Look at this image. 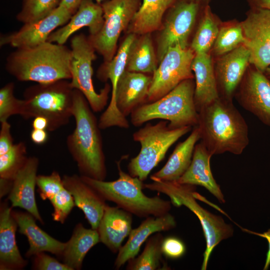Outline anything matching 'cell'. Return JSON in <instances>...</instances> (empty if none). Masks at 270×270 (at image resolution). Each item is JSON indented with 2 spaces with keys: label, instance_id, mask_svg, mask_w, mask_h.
Masks as SVG:
<instances>
[{
  "label": "cell",
  "instance_id": "obj_1",
  "mask_svg": "<svg viewBox=\"0 0 270 270\" xmlns=\"http://www.w3.org/2000/svg\"><path fill=\"white\" fill-rule=\"evenodd\" d=\"M198 114L200 142L212 155H239L248 146V124L232 100L219 97L202 107Z\"/></svg>",
  "mask_w": 270,
  "mask_h": 270
},
{
  "label": "cell",
  "instance_id": "obj_2",
  "mask_svg": "<svg viewBox=\"0 0 270 270\" xmlns=\"http://www.w3.org/2000/svg\"><path fill=\"white\" fill-rule=\"evenodd\" d=\"M83 94L74 89L73 132L66 138L68 148L80 176L104 180L107 170L98 122Z\"/></svg>",
  "mask_w": 270,
  "mask_h": 270
},
{
  "label": "cell",
  "instance_id": "obj_3",
  "mask_svg": "<svg viewBox=\"0 0 270 270\" xmlns=\"http://www.w3.org/2000/svg\"><path fill=\"white\" fill-rule=\"evenodd\" d=\"M72 50L64 44L46 42L17 48L6 60L7 71L20 81L48 84L71 79Z\"/></svg>",
  "mask_w": 270,
  "mask_h": 270
},
{
  "label": "cell",
  "instance_id": "obj_4",
  "mask_svg": "<svg viewBox=\"0 0 270 270\" xmlns=\"http://www.w3.org/2000/svg\"><path fill=\"white\" fill-rule=\"evenodd\" d=\"M118 178L106 182L80 176L82 180L96 190L106 200L140 218L160 216L169 212L172 202L158 196L144 194L143 181L124 172L117 162Z\"/></svg>",
  "mask_w": 270,
  "mask_h": 270
},
{
  "label": "cell",
  "instance_id": "obj_5",
  "mask_svg": "<svg viewBox=\"0 0 270 270\" xmlns=\"http://www.w3.org/2000/svg\"><path fill=\"white\" fill-rule=\"evenodd\" d=\"M74 91L66 80L30 86L24 92L20 116L25 119L44 116L48 122L47 130H56L73 116Z\"/></svg>",
  "mask_w": 270,
  "mask_h": 270
},
{
  "label": "cell",
  "instance_id": "obj_6",
  "mask_svg": "<svg viewBox=\"0 0 270 270\" xmlns=\"http://www.w3.org/2000/svg\"><path fill=\"white\" fill-rule=\"evenodd\" d=\"M192 79L182 81L160 99L138 106L130 114L132 124L138 126L150 120L162 119L168 121L172 128L197 126L198 114Z\"/></svg>",
  "mask_w": 270,
  "mask_h": 270
},
{
  "label": "cell",
  "instance_id": "obj_7",
  "mask_svg": "<svg viewBox=\"0 0 270 270\" xmlns=\"http://www.w3.org/2000/svg\"><path fill=\"white\" fill-rule=\"evenodd\" d=\"M144 188L166 195L174 206H184L197 216L206 238V248L202 270H206L214 248L222 240L232 236V226L226 224L221 216L212 214L198 203L196 186L180 184L177 181L154 180L151 183L144 184Z\"/></svg>",
  "mask_w": 270,
  "mask_h": 270
},
{
  "label": "cell",
  "instance_id": "obj_8",
  "mask_svg": "<svg viewBox=\"0 0 270 270\" xmlns=\"http://www.w3.org/2000/svg\"><path fill=\"white\" fill-rule=\"evenodd\" d=\"M192 126L172 128L166 121L155 124L148 123L134 133L133 140L140 143L138 154L128 163V174L145 180L152 170L165 157L170 148L191 130Z\"/></svg>",
  "mask_w": 270,
  "mask_h": 270
},
{
  "label": "cell",
  "instance_id": "obj_9",
  "mask_svg": "<svg viewBox=\"0 0 270 270\" xmlns=\"http://www.w3.org/2000/svg\"><path fill=\"white\" fill-rule=\"evenodd\" d=\"M71 48L70 86L83 94L93 112H100L107 104L110 86L106 84L100 92L94 88L92 62L96 58V50L89 38L82 34L72 38Z\"/></svg>",
  "mask_w": 270,
  "mask_h": 270
},
{
  "label": "cell",
  "instance_id": "obj_10",
  "mask_svg": "<svg viewBox=\"0 0 270 270\" xmlns=\"http://www.w3.org/2000/svg\"><path fill=\"white\" fill-rule=\"evenodd\" d=\"M142 0H108L100 4L104 22L100 32L88 38L96 52L105 62L116 54L121 33L129 26L138 10Z\"/></svg>",
  "mask_w": 270,
  "mask_h": 270
},
{
  "label": "cell",
  "instance_id": "obj_11",
  "mask_svg": "<svg viewBox=\"0 0 270 270\" xmlns=\"http://www.w3.org/2000/svg\"><path fill=\"white\" fill-rule=\"evenodd\" d=\"M194 55L190 48L176 46L168 48L152 74L148 102L160 99L182 81L194 78L192 63Z\"/></svg>",
  "mask_w": 270,
  "mask_h": 270
},
{
  "label": "cell",
  "instance_id": "obj_12",
  "mask_svg": "<svg viewBox=\"0 0 270 270\" xmlns=\"http://www.w3.org/2000/svg\"><path fill=\"white\" fill-rule=\"evenodd\" d=\"M202 4L190 0H176L168 10L158 40V63L170 48L176 46L184 48H188L189 37Z\"/></svg>",
  "mask_w": 270,
  "mask_h": 270
},
{
  "label": "cell",
  "instance_id": "obj_13",
  "mask_svg": "<svg viewBox=\"0 0 270 270\" xmlns=\"http://www.w3.org/2000/svg\"><path fill=\"white\" fill-rule=\"evenodd\" d=\"M136 38V34L129 33L121 44L113 58L110 61L105 62L98 71V78L102 81L110 80L112 87L110 102L98 121L100 129L112 126L123 128H129V122L126 117L123 116L118 109L116 94L119 80L126 68L131 46Z\"/></svg>",
  "mask_w": 270,
  "mask_h": 270
},
{
  "label": "cell",
  "instance_id": "obj_14",
  "mask_svg": "<svg viewBox=\"0 0 270 270\" xmlns=\"http://www.w3.org/2000/svg\"><path fill=\"white\" fill-rule=\"evenodd\" d=\"M240 23L250 64L264 72L270 66V10L250 8Z\"/></svg>",
  "mask_w": 270,
  "mask_h": 270
},
{
  "label": "cell",
  "instance_id": "obj_15",
  "mask_svg": "<svg viewBox=\"0 0 270 270\" xmlns=\"http://www.w3.org/2000/svg\"><path fill=\"white\" fill-rule=\"evenodd\" d=\"M237 90L239 104L270 127V80L264 74L250 64Z\"/></svg>",
  "mask_w": 270,
  "mask_h": 270
},
{
  "label": "cell",
  "instance_id": "obj_16",
  "mask_svg": "<svg viewBox=\"0 0 270 270\" xmlns=\"http://www.w3.org/2000/svg\"><path fill=\"white\" fill-rule=\"evenodd\" d=\"M74 14L59 6L50 14L36 22L25 24L18 31L0 38V46L10 44L17 48L36 46L47 41L58 27L66 24Z\"/></svg>",
  "mask_w": 270,
  "mask_h": 270
},
{
  "label": "cell",
  "instance_id": "obj_17",
  "mask_svg": "<svg viewBox=\"0 0 270 270\" xmlns=\"http://www.w3.org/2000/svg\"><path fill=\"white\" fill-rule=\"evenodd\" d=\"M250 65V54L244 44L220 56L214 68L220 97L232 100Z\"/></svg>",
  "mask_w": 270,
  "mask_h": 270
},
{
  "label": "cell",
  "instance_id": "obj_18",
  "mask_svg": "<svg viewBox=\"0 0 270 270\" xmlns=\"http://www.w3.org/2000/svg\"><path fill=\"white\" fill-rule=\"evenodd\" d=\"M38 164V159L36 157L28 158L12 180L8 199L11 202L12 208L19 207L25 210L36 220L44 224L35 198V186L36 184Z\"/></svg>",
  "mask_w": 270,
  "mask_h": 270
},
{
  "label": "cell",
  "instance_id": "obj_19",
  "mask_svg": "<svg viewBox=\"0 0 270 270\" xmlns=\"http://www.w3.org/2000/svg\"><path fill=\"white\" fill-rule=\"evenodd\" d=\"M176 221L169 212L160 216H148L136 228L132 229L126 243L122 246L114 263L120 269L128 260L135 258L142 244L154 234L169 230L176 226Z\"/></svg>",
  "mask_w": 270,
  "mask_h": 270
},
{
  "label": "cell",
  "instance_id": "obj_20",
  "mask_svg": "<svg viewBox=\"0 0 270 270\" xmlns=\"http://www.w3.org/2000/svg\"><path fill=\"white\" fill-rule=\"evenodd\" d=\"M152 75L126 70L117 88L116 102L118 109L127 117L140 106L148 102Z\"/></svg>",
  "mask_w": 270,
  "mask_h": 270
},
{
  "label": "cell",
  "instance_id": "obj_21",
  "mask_svg": "<svg viewBox=\"0 0 270 270\" xmlns=\"http://www.w3.org/2000/svg\"><path fill=\"white\" fill-rule=\"evenodd\" d=\"M62 181L72 194L75 206L82 211L91 228L97 230L107 205L106 200L80 176L64 175Z\"/></svg>",
  "mask_w": 270,
  "mask_h": 270
},
{
  "label": "cell",
  "instance_id": "obj_22",
  "mask_svg": "<svg viewBox=\"0 0 270 270\" xmlns=\"http://www.w3.org/2000/svg\"><path fill=\"white\" fill-rule=\"evenodd\" d=\"M104 22L103 10L100 4L94 0H82L77 10L66 24L53 32L47 42L64 44L76 32L88 26L90 36L96 34Z\"/></svg>",
  "mask_w": 270,
  "mask_h": 270
},
{
  "label": "cell",
  "instance_id": "obj_23",
  "mask_svg": "<svg viewBox=\"0 0 270 270\" xmlns=\"http://www.w3.org/2000/svg\"><path fill=\"white\" fill-rule=\"evenodd\" d=\"M132 214L107 204L97 228L100 242L112 252H118L132 229Z\"/></svg>",
  "mask_w": 270,
  "mask_h": 270
},
{
  "label": "cell",
  "instance_id": "obj_24",
  "mask_svg": "<svg viewBox=\"0 0 270 270\" xmlns=\"http://www.w3.org/2000/svg\"><path fill=\"white\" fill-rule=\"evenodd\" d=\"M12 207L7 201L0 208V269L21 270L28 262L21 256L16 245V233L18 224L12 214Z\"/></svg>",
  "mask_w": 270,
  "mask_h": 270
},
{
  "label": "cell",
  "instance_id": "obj_25",
  "mask_svg": "<svg viewBox=\"0 0 270 270\" xmlns=\"http://www.w3.org/2000/svg\"><path fill=\"white\" fill-rule=\"evenodd\" d=\"M212 156L202 142L196 144L189 167L177 182L203 186L220 202L224 203V194L212 172L210 160Z\"/></svg>",
  "mask_w": 270,
  "mask_h": 270
},
{
  "label": "cell",
  "instance_id": "obj_26",
  "mask_svg": "<svg viewBox=\"0 0 270 270\" xmlns=\"http://www.w3.org/2000/svg\"><path fill=\"white\" fill-rule=\"evenodd\" d=\"M12 214L18 224L19 232L28 240L30 247L26 254L27 257L45 252L60 256L66 242L54 238L42 230L36 224V220L29 212L12 210Z\"/></svg>",
  "mask_w": 270,
  "mask_h": 270
},
{
  "label": "cell",
  "instance_id": "obj_27",
  "mask_svg": "<svg viewBox=\"0 0 270 270\" xmlns=\"http://www.w3.org/2000/svg\"><path fill=\"white\" fill-rule=\"evenodd\" d=\"M36 185L40 198L43 200H49L54 208L53 220L63 224L75 204L59 173L54 171L50 175H38Z\"/></svg>",
  "mask_w": 270,
  "mask_h": 270
},
{
  "label": "cell",
  "instance_id": "obj_28",
  "mask_svg": "<svg viewBox=\"0 0 270 270\" xmlns=\"http://www.w3.org/2000/svg\"><path fill=\"white\" fill-rule=\"evenodd\" d=\"M195 78L194 100L196 110L220 97L214 68L208 53H196L192 63Z\"/></svg>",
  "mask_w": 270,
  "mask_h": 270
},
{
  "label": "cell",
  "instance_id": "obj_29",
  "mask_svg": "<svg viewBox=\"0 0 270 270\" xmlns=\"http://www.w3.org/2000/svg\"><path fill=\"white\" fill-rule=\"evenodd\" d=\"M198 127L194 126L190 136L178 144L166 164L150 177L152 180L177 181L189 167L196 142L200 140Z\"/></svg>",
  "mask_w": 270,
  "mask_h": 270
},
{
  "label": "cell",
  "instance_id": "obj_30",
  "mask_svg": "<svg viewBox=\"0 0 270 270\" xmlns=\"http://www.w3.org/2000/svg\"><path fill=\"white\" fill-rule=\"evenodd\" d=\"M100 242L97 230L86 228L79 223L74 228L70 240L66 242L64 249L60 257L63 263L72 270H80L84 259L88 251Z\"/></svg>",
  "mask_w": 270,
  "mask_h": 270
},
{
  "label": "cell",
  "instance_id": "obj_31",
  "mask_svg": "<svg viewBox=\"0 0 270 270\" xmlns=\"http://www.w3.org/2000/svg\"><path fill=\"white\" fill-rule=\"evenodd\" d=\"M176 0H142L128 26L129 33L142 35L160 28L165 13Z\"/></svg>",
  "mask_w": 270,
  "mask_h": 270
},
{
  "label": "cell",
  "instance_id": "obj_32",
  "mask_svg": "<svg viewBox=\"0 0 270 270\" xmlns=\"http://www.w3.org/2000/svg\"><path fill=\"white\" fill-rule=\"evenodd\" d=\"M157 62L150 33L136 36L130 50L126 70L152 75Z\"/></svg>",
  "mask_w": 270,
  "mask_h": 270
},
{
  "label": "cell",
  "instance_id": "obj_33",
  "mask_svg": "<svg viewBox=\"0 0 270 270\" xmlns=\"http://www.w3.org/2000/svg\"><path fill=\"white\" fill-rule=\"evenodd\" d=\"M164 238L163 235L160 232L152 235L147 240L142 254L128 262L126 270H162L164 254L162 246Z\"/></svg>",
  "mask_w": 270,
  "mask_h": 270
},
{
  "label": "cell",
  "instance_id": "obj_34",
  "mask_svg": "<svg viewBox=\"0 0 270 270\" xmlns=\"http://www.w3.org/2000/svg\"><path fill=\"white\" fill-rule=\"evenodd\" d=\"M220 28L208 4L202 10L200 23L192 39L190 48L196 53H208L213 46Z\"/></svg>",
  "mask_w": 270,
  "mask_h": 270
},
{
  "label": "cell",
  "instance_id": "obj_35",
  "mask_svg": "<svg viewBox=\"0 0 270 270\" xmlns=\"http://www.w3.org/2000/svg\"><path fill=\"white\" fill-rule=\"evenodd\" d=\"M244 42L241 23H230L220 28L212 46L213 52L216 56H220L244 44Z\"/></svg>",
  "mask_w": 270,
  "mask_h": 270
},
{
  "label": "cell",
  "instance_id": "obj_36",
  "mask_svg": "<svg viewBox=\"0 0 270 270\" xmlns=\"http://www.w3.org/2000/svg\"><path fill=\"white\" fill-rule=\"evenodd\" d=\"M28 158L25 142H20L14 144L10 150L0 155V178L12 181Z\"/></svg>",
  "mask_w": 270,
  "mask_h": 270
},
{
  "label": "cell",
  "instance_id": "obj_37",
  "mask_svg": "<svg viewBox=\"0 0 270 270\" xmlns=\"http://www.w3.org/2000/svg\"><path fill=\"white\" fill-rule=\"evenodd\" d=\"M62 0H24L22 7L16 16L24 24L40 20L57 8Z\"/></svg>",
  "mask_w": 270,
  "mask_h": 270
},
{
  "label": "cell",
  "instance_id": "obj_38",
  "mask_svg": "<svg viewBox=\"0 0 270 270\" xmlns=\"http://www.w3.org/2000/svg\"><path fill=\"white\" fill-rule=\"evenodd\" d=\"M14 84L9 82L0 90V122L7 121L8 118L21 114L23 100L14 96Z\"/></svg>",
  "mask_w": 270,
  "mask_h": 270
},
{
  "label": "cell",
  "instance_id": "obj_39",
  "mask_svg": "<svg viewBox=\"0 0 270 270\" xmlns=\"http://www.w3.org/2000/svg\"><path fill=\"white\" fill-rule=\"evenodd\" d=\"M34 260V268L38 270H72L64 263L58 262L53 257L41 252L36 254Z\"/></svg>",
  "mask_w": 270,
  "mask_h": 270
},
{
  "label": "cell",
  "instance_id": "obj_40",
  "mask_svg": "<svg viewBox=\"0 0 270 270\" xmlns=\"http://www.w3.org/2000/svg\"><path fill=\"white\" fill-rule=\"evenodd\" d=\"M163 254L171 259L182 257L186 252V246L183 242L176 236L164 238L162 243Z\"/></svg>",
  "mask_w": 270,
  "mask_h": 270
},
{
  "label": "cell",
  "instance_id": "obj_41",
  "mask_svg": "<svg viewBox=\"0 0 270 270\" xmlns=\"http://www.w3.org/2000/svg\"><path fill=\"white\" fill-rule=\"evenodd\" d=\"M11 126L7 121L1 122L0 130V155L10 150L14 144L11 134Z\"/></svg>",
  "mask_w": 270,
  "mask_h": 270
},
{
  "label": "cell",
  "instance_id": "obj_42",
  "mask_svg": "<svg viewBox=\"0 0 270 270\" xmlns=\"http://www.w3.org/2000/svg\"><path fill=\"white\" fill-rule=\"evenodd\" d=\"M31 140L36 144H42L45 143L48 138L47 130L34 129L30 134Z\"/></svg>",
  "mask_w": 270,
  "mask_h": 270
},
{
  "label": "cell",
  "instance_id": "obj_43",
  "mask_svg": "<svg viewBox=\"0 0 270 270\" xmlns=\"http://www.w3.org/2000/svg\"><path fill=\"white\" fill-rule=\"evenodd\" d=\"M244 230L248 232L265 238L267 240L268 244V248L266 254V262L264 267V270H266L268 269L270 265V229L268 230V231L262 234L252 232L246 229H244Z\"/></svg>",
  "mask_w": 270,
  "mask_h": 270
},
{
  "label": "cell",
  "instance_id": "obj_44",
  "mask_svg": "<svg viewBox=\"0 0 270 270\" xmlns=\"http://www.w3.org/2000/svg\"><path fill=\"white\" fill-rule=\"evenodd\" d=\"M82 0H62L60 6L74 14Z\"/></svg>",
  "mask_w": 270,
  "mask_h": 270
},
{
  "label": "cell",
  "instance_id": "obj_45",
  "mask_svg": "<svg viewBox=\"0 0 270 270\" xmlns=\"http://www.w3.org/2000/svg\"><path fill=\"white\" fill-rule=\"evenodd\" d=\"M32 126L34 129L48 130V122L44 116H36L34 118L32 122Z\"/></svg>",
  "mask_w": 270,
  "mask_h": 270
},
{
  "label": "cell",
  "instance_id": "obj_46",
  "mask_svg": "<svg viewBox=\"0 0 270 270\" xmlns=\"http://www.w3.org/2000/svg\"><path fill=\"white\" fill-rule=\"evenodd\" d=\"M250 8L270 10V0H247Z\"/></svg>",
  "mask_w": 270,
  "mask_h": 270
},
{
  "label": "cell",
  "instance_id": "obj_47",
  "mask_svg": "<svg viewBox=\"0 0 270 270\" xmlns=\"http://www.w3.org/2000/svg\"><path fill=\"white\" fill-rule=\"evenodd\" d=\"M12 181L0 179V198L3 197L6 194L9 193L12 186Z\"/></svg>",
  "mask_w": 270,
  "mask_h": 270
},
{
  "label": "cell",
  "instance_id": "obj_48",
  "mask_svg": "<svg viewBox=\"0 0 270 270\" xmlns=\"http://www.w3.org/2000/svg\"><path fill=\"white\" fill-rule=\"evenodd\" d=\"M266 76L270 80V66L264 72Z\"/></svg>",
  "mask_w": 270,
  "mask_h": 270
},
{
  "label": "cell",
  "instance_id": "obj_49",
  "mask_svg": "<svg viewBox=\"0 0 270 270\" xmlns=\"http://www.w3.org/2000/svg\"><path fill=\"white\" fill-rule=\"evenodd\" d=\"M190 0L200 2L204 4H208V0Z\"/></svg>",
  "mask_w": 270,
  "mask_h": 270
},
{
  "label": "cell",
  "instance_id": "obj_50",
  "mask_svg": "<svg viewBox=\"0 0 270 270\" xmlns=\"http://www.w3.org/2000/svg\"><path fill=\"white\" fill-rule=\"evenodd\" d=\"M104 0H94V1H95L96 2H97V3H98V4H100L102 3V1H104Z\"/></svg>",
  "mask_w": 270,
  "mask_h": 270
}]
</instances>
